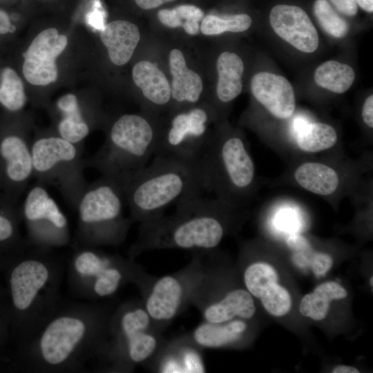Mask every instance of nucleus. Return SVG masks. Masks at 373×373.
I'll list each match as a JSON object with an SVG mask.
<instances>
[{
  "mask_svg": "<svg viewBox=\"0 0 373 373\" xmlns=\"http://www.w3.org/2000/svg\"><path fill=\"white\" fill-rule=\"evenodd\" d=\"M227 204L200 194L176 204L175 211L140 223L133 254L154 249H184L204 252L216 248L225 232Z\"/></svg>",
  "mask_w": 373,
  "mask_h": 373,
  "instance_id": "f257e3e1",
  "label": "nucleus"
},
{
  "mask_svg": "<svg viewBox=\"0 0 373 373\" xmlns=\"http://www.w3.org/2000/svg\"><path fill=\"white\" fill-rule=\"evenodd\" d=\"M122 191L133 220H155L169 206L204 191L199 160L155 155Z\"/></svg>",
  "mask_w": 373,
  "mask_h": 373,
  "instance_id": "f03ea898",
  "label": "nucleus"
},
{
  "mask_svg": "<svg viewBox=\"0 0 373 373\" xmlns=\"http://www.w3.org/2000/svg\"><path fill=\"white\" fill-rule=\"evenodd\" d=\"M158 134L149 118L122 115L112 124L102 146L85 159L86 165L116 181L122 189L148 165L155 154Z\"/></svg>",
  "mask_w": 373,
  "mask_h": 373,
  "instance_id": "7ed1b4c3",
  "label": "nucleus"
},
{
  "mask_svg": "<svg viewBox=\"0 0 373 373\" xmlns=\"http://www.w3.org/2000/svg\"><path fill=\"white\" fill-rule=\"evenodd\" d=\"M209 137L198 160L204 190L213 191L219 200L231 205L251 187L255 167L240 137Z\"/></svg>",
  "mask_w": 373,
  "mask_h": 373,
  "instance_id": "20e7f679",
  "label": "nucleus"
},
{
  "mask_svg": "<svg viewBox=\"0 0 373 373\" xmlns=\"http://www.w3.org/2000/svg\"><path fill=\"white\" fill-rule=\"evenodd\" d=\"M33 178L55 187L66 202L76 209L87 183L82 144L72 143L56 134L37 136L32 141Z\"/></svg>",
  "mask_w": 373,
  "mask_h": 373,
  "instance_id": "39448f33",
  "label": "nucleus"
},
{
  "mask_svg": "<svg viewBox=\"0 0 373 373\" xmlns=\"http://www.w3.org/2000/svg\"><path fill=\"white\" fill-rule=\"evenodd\" d=\"M124 201L122 186L108 177L88 184L76 208L84 237L102 244L122 241L130 224L123 216Z\"/></svg>",
  "mask_w": 373,
  "mask_h": 373,
  "instance_id": "423d86ee",
  "label": "nucleus"
},
{
  "mask_svg": "<svg viewBox=\"0 0 373 373\" xmlns=\"http://www.w3.org/2000/svg\"><path fill=\"white\" fill-rule=\"evenodd\" d=\"M198 252L181 270L163 276H149L141 286L144 306L162 331L189 304L203 283L209 270Z\"/></svg>",
  "mask_w": 373,
  "mask_h": 373,
  "instance_id": "0eeeda50",
  "label": "nucleus"
},
{
  "mask_svg": "<svg viewBox=\"0 0 373 373\" xmlns=\"http://www.w3.org/2000/svg\"><path fill=\"white\" fill-rule=\"evenodd\" d=\"M209 115L203 107L176 113L168 128L159 131L155 155L198 159L210 136L207 135Z\"/></svg>",
  "mask_w": 373,
  "mask_h": 373,
  "instance_id": "6e6552de",
  "label": "nucleus"
},
{
  "mask_svg": "<svg viewBox=\"0 0 373 373\" xmlns=\"http://www.w3.org/2000/svg\"><path fill=\"white\" fill-rule=\"evenodd\" d=\"M119 325L128 358L133 363L147 364L164 342L162 331L155 324L143 303L124 312Z\"/></svg>",
  "mask_w": 373,
  "mask_h": 373,
  "instance_id": "1a4fd4ad",
  "label": "nucleus"
},
{
  "mask_svg": "<svg viewBox=\"0 0 373 373\" xmlns=\"http://www.w3.org/2000/svg\"><path fill=\"white\" fill-rule=\"evenodd\" d=\"M23 214L35 238L48 241L64 239L66 218L44 184L36 182L29 189Z\"/></svg>",
  "mask_w": 373,
  "mask_h": 373,
  "instance_id": "9d476101",
  "label": "nucleus"
},
{
  "mask_svg": "<svg viewBox=\"0 0 373 373\" xmlns=\"http://www.w3.org/2000/svg\"><path fill=\"white\" fill-rule=\"evenodd\" d=\"M68 39L58 30L50 28L41 31L23 53L22 71L26 79L37 86H46L55 82L58 71L57 57L65 50Z\"/></svg>",
  "mask_w": 373,
  "mask_h": 373,
  "instance_id": "9b49d317",
  "label": "nucleus"
},
{
  "mask_svg": "<svg viewBox=\"0 0 373 373\" xmlns=\"http://www.w3.org/2000/svg\"><path fill=\"white\" fill-rule=\"evenodd\" d=\"M274 32L297 50L315 52L319 45L318 32L306 12L296 6L278 4L269 13Z\"/></svg>",
  "mask_w": 373,
  "mask_h": 373,
  "instance_id": "f8f14e48",
  "label": "nucleus"
},
{
  "mask_svg": "<svg viewBox=\"0 0 373 373\" xmlns=\"http://www.w3.org/2000/svg\"><path fill=\"white\" fill-rule=\"evenodd\" d=\"M0 159L8 187L19 195L33 178L32 142L21 133H10L0 139Z\"/></svg>",
  "mask_w": 373,
  "mask_h": 373,
  "instance_id": "ddd939ff",
  "label": "nucleus"
},
{
  "mask_svg": "<svg viewBox=\"0 0 373 373\" xmlns=\"http://www.w3.org/2000/svg\"><path fill=\"white\" fill-rule=\"evenodd\" d=\"M86 329L82 320L74 316L53 320L44 331L39 342L44 360L50 365L65 361L83 338Z\"/></svg>",
  "mask_w": 373,
  "mask_h": 373,
  "instance_id": "4468645a",
  "label": "nucleus"
},
{
  "mask_svg": "<svg viewBox=\"0 0 373 373\" xmlns=\"http://www.w3.org/2000/svg\"><path fill=\"white\" fill-rule=\"evenodd\" d=\"M251 90L255 99L274 117L286 119L293 115L294 90L285 77L269 72L258 73L252 77Z\"/></svg>",
  "mask_w": 373,
  "mask_h": 373,
  "instance_id": "2eb2a0df",
  "label": "nucleus"
},
{
  "mask_svg": "<svg viewBox=\"0 0 373 373\" xmlns=\"http://www.w3.org/2000/svg\"><path fill=\"white\" fill-rule=\"evenodd\" d=\"M204 321L222 323L234 318L249 320L255 312L252 296L242 288L226 291L220 296L207 297L198 307Z\"/></svg>",
  "mask_w": 373,
  "mask_h": 373,
  "instance_id": "dca6fc26",
  "label": "nucleus"
},
{
  "mask_svg": "<svg viewBox=\"0 0 373 373\" xmlns=\"http://www.w3.org/2000/svg\"><path fill=\"white\" fill-rule=\"evenodd\" d=\"M48 277V268L39 260L28 259L16 266L10 280L15 307L19 310L28 309Z\"/></svg>",
  "mask_w": 373,
  "mask_h": 373,
  "instance_id": "f3484780",
  "label": "nucleus"
},
{
  "mask_svg": "<svg viewBox=\"0 0 373 373\" xmlns=\"http://www.w3.org/2000/svg\"><path fill=\"white\" fill-rule=\"evenodd\" d=\"M247 329V324L242 318L222 323L203 321L186 336L201 349L221 348L240 342Z\"/></svg>",
  "mask_w": 373,
  "mask_h": 373,
  "instance_id": "a211bd4d",
  "label": "nucleus"
},
{
  "mask_svg": "<svg viewBox=\"0 0 373 373\" xmlns=\"http://www.w3.org/2000/svg\"><path fill=\"white\" fill-rule=\"evenodd\" d=\"M100 38L112 63L122 66L133 56L140 34L135 24L125 20H115L104 27Z\"/></svg>",
  "mask_w": 373,
  "mask_h": 373,
  "instance_id": "6ab92c4d",
  "label": "nucleus"
},
{
  "mask_svg": "<svg viewBox=\"0 0 373 373\" xmlns=\"http://www.w3.org/2000/svg\"><path fill=\"white\" fill-rule=\"evenodd\" d=\"M56 108L60 116L57 134L72 143L82 144L91 128L77 96L70 93L63 95L57 101Z\"/></svg>",
  "mask_w": 373,
  "mask_h": 373,
  "instance_id": "aec40b11",
  "label": "nucleus"
},
{
  "mask_svg": "<svg viewBox=\"0 0 373 373\" xmlns=\"http://www.w3.org/2000/svg\"><path fill=\"white\" fill-rule=\"evenodd\" d=\"M169 68L172 75L171 98L179 103L198 102L203 90L202 79L186 66L180 50L173 49L170 52Z\"/></svg>",
  "mask_w": 373,
  "mask_h": 373,
  "instance_id": "412c9836",
  "label": "nucleus"
},
{
  "mask_svg": "<svg viewBox=\"0 0 373 373\" xmlns=\"http://www.w3.org/2000/svg\"><path fill=\"white\" fill-rule=\"evenodd\" d=\"M132 76L134 83L149 102L163 106L171 100L170 84L155 64L146 60L140 61L133 66Z\"/></svg>",
  "mask_w": 373,
  "mask_h": 373,
  "instance_id": "4be33fe9",
  "label": "nucleus"
},
{
  "mask_svg": "<svg viewBox=\"0 0 373 373\" xmlns=\"http://www.w3.org/2000/svg\"><path fill=\"white\" fill-rule=\"evenodd\" d=\"M297 183L305 190L320 195H329L339 185L337 172L328 165L309 162L300 164L294 172Z\"/></svg>",
  "mask_w": 373,
  "mask_h": 373,
  "instance_id": "5701e85b",
  "label": "nucleus"
},
{
  "mask_svg": "<svg viewBox=\"0 0 373 373\" xmlns=\"http://www.w3.org/2000/svg\"><path fill=\"white\" fill-rule=\"evenodd\" d=\"M217 70L218 73L217 97L222 102H229L242 92L243 61L234 52H223L218 58Z\"/></svg>",
  "mask_w": 373,
  "mask_h": 373,
  "instance_id": "b1692460",
  "label": "nucleus"
},
{
  "mask_svg": "<svg viewBox=\"0 0 373 373\" xmlns=\"http://www.w3.org/2000/svg\"><path fill=\"white\" fill-rule=\"evenodd\" d=\"M347 295L345 289L336 282L322 283L312 293L303 296L299 305V312L305 317L314 321H321L327 314L330 302L343 299Z\"/></svg>",
  "mask_w": 373,
  "mask_h": 373,
  "instance_id": "393cba45",
  "label": "nucleus"
},
{
  "mask_svg": "<svg viewBox=\"0 0 373 373\" xmlns=\"http://www.w3.org/2000/svg\"><path fill=\"white\" fill-rule=\"evenodd\" d=\"M314 77L318 86L341 94L346 92L354 83L355 73L348 64L329 60L316 68Z\"/></svg>",
  "mask_w": 373,
  "mask_h": 373,
  "instance_id": "a878e982",
  "label": "nucleus"
},
{
  "mask_svg": "<svg viewBox=\"0 0 373 373\" xmlns=\"http://www.w3.org/2000/svg\"><path fill=\"white\" fill-rule=\"evenodd\" d=\"M337 133L333 126L321 122L306 126L298 133L296 143L298 148L308 153H316L333 147L337 142Z\"/></svg>",
  "mask_w": 373,
  "mask_h": 373,
  "instance_id": "bb28decb",
  "label": "nucleus"
},
{
  "mask_svg": "<svg viewBox=\"0 0 373 373\" xmlns=\"http://www.w3.org/2000/svg\"><path fill=\"white\" fill-rule=\"evenodd\" d=\"M182 373L205 372L202 349L195 345L186 335L166 342Z\"/></svg>",
  "mask_w": 373,
  "mask_h": 373,
  "instance_id": "cd10ccee",
  "label": "nucleus"
},
{
  "mask_svg": "<svg viewBox=\"0 0 373 373\" xmlns=\"http://www.w3.org/2000/svg\"><path fill=\"white\" fill-rule=\"evenodd\" d=\"M203 11L193 5H181L176 8L162 9L158 12L160 21L170 28L182 26L189 35H196L199 32V22L202 20Z\"/></svg>",
  "mask_w": 373,
  "mask_h": 373,
  "instance_id": "c85d7f7f",
  "label": "nucleus"
},
{
  "mask_svg": "<svg viewBox=\"0 0 373 373\" xmlns=\"http://www.w3.org/2000/svg\"><path fill=\"white\" fill-rule=\"evenodd\" d=\"M26 102L22 80L13 69L6 68L1 75L0 104L8 111L16 112L24 106Z\"/></svg>",
  "mask_w": 373,
  "mask_h": 373,
  "instance_id": "c756f323",
  "label": "nucleus"
},
{
  "mask_svg": "<svg viewBox=\"0 0 373 373\" xmlns=\"http://www.w3.org/2000/svg\"><path fill=\"white\" fill-rule=\"evenodd\" d=\"M252 19L247 14L217 16L209 15L200 25L202 33L206 35H220L224 32H242L249 28Z\"/></svg>",
  "mask_w": 373,
  "mask_h": 373,
  "instance_id": "7c9ffc66",
  "label": "nucleus"
},
{
  "mask_svg": "<svg viewBox=\"0 0 373 373\" xmlns=\"http://www.w3.org/2000/svg\"><path fill=\"white\" fill-rule=\"evenodd\" d=\"M243 280L249 294L260 298L271 285L278 282V277L276 270L270 265L254 262L245 269Z\"/></svg>",
  "mask_w": 373,
  "mask_h": 373,
  "instance_id": "2f4dec72",
  "label": "nucleus"
},
{
  "mask_svg": "<svg viewBox=\"0 0 373 373\" xmlns=\"http://www.w3.org/2000/svg\"><path fill=\"white\" fill-rule=\"evenodd\" d=\"M314 13L321 28L329 35L341 39L348 33V23L327 0H316L314 3Z\"/></svg>",
  "mask_w": 373,
  "mask_h": 373,
  "instance_id": "473e14b6",
  "label": "nucleus"
},
{
  "mask_svg": "<svg viewBox=\"0 0 373 373\" xmlns=\"http://www.w3.org/2000/svg\"><path fill=\"white\" fill-rule=\"evenodd\" d=\"M265 309L272 316L280 317L287 314L291 307L288 291L278 284L271 285L260 297Z\"/></svg>",
  "mask_w": 373,
  "mask_h": 373,
  "instance_id": "72a5a7b5",
  "label": "nucleus"
},
{
  "mask_svg": "<svg viewBox=\"0 0 373 373\" xmlns=\"http://www.w3.org/2000/svg\"><path fill=\"white\" fill-rule=\"evenodd\" d=\"M113 260L92 251H85L77 256L75 267L80 274L96 278L104 269L114 263Z\"/></svg>",
  "mask_w": 373,
  "mask_h": 373,
  "instance_id": "f704fd0d",
  "label": "nucleus"
},
{
  "mask_svg": "<svg viewBox=\"0 0 373 373\" xmlns=\"http://www.w3.org/2000/svg\"><path fill=\"white\" fill-rule=\"evenodd\" d=\"M114 262L104 269L95 278L94 291L99 296L104 297L114 294L119 288L123 278V273Z\"/></svg>",
  "mask_w": 373,
  "mask_h": 373,
  "instance_id": "c9c22d12",
  "label": "nucleus"
},
{
  "mask_svg": "<svg viewBox=\"0 0 373 373\" xmlns=\"http://www.w3.org/2000/svg\"><path fill=\"white\" fill-rule=\"evenodd\" d=\"M333 259L325 253L313 251L310 257V267L316 276L325 275L332 267Z\"/></svg>",
  "mask_w": 373,
  "mask_h": 373,
  "instance_id": "e433bc0d",
  "label": "nucleus"
},
{
  "mask_svg": "<svg viewBox=\"0 0 373 373\" xmlns=\"http://www.w3.org/2000/svg\"><path fill=\"white\" fill-rule=\"evenodd\" d=\"M341 14L354 17L358 12V5L355 0H329Z\"/></svg>",
  "mask_w": 373,
  "mask_h": 373,
  "instance_id": "4c0bfd02",
  "label": "nucleus"
},
{
  "mask_svg": "<svg viewBox=\"0 0 373 373\" xmlns=\"http://www.w3.org/2000/svg\"><path fill=\"white\" fill-rule=\"evenodd\" d=\"M287 245L294 252L303 251L311 249L308 240L298 234H293L287 238Z\"/></svg>",
  "mask_w": 373,
  "mask_h": 373,
  "instance_id": "58836bf2",
  "label": "nucleus"
},
{
  "mask_svg": "<svg viewBox=\"0 0 373 373\" xmlns=\"http://www.w3.org/2000/svg\"><path fill=\"white\" fill-rule=\"evenodd\" d=\"M14 234L12 221L0 213V242L8 240Z\"/></svg>",
  "mask_w": 373,
  "mask_h": 373,
  "instance_id": "ea45409f",
  "label": "nucleus"
},
{
  "mask_svg": "<svg viewBox=\"0 0 373 373\" xmlns=\"http://www.w3.org/2000/svg\"><path fill=\"white\" fill-rule=\"evenodd\" d=\"M362 118L369 127H373V96L370 95L365 100L362 108Z\"/></svg>",
  "mask_w": 373,
  "mask_h": 373,
  "instance_id": "a19ab883",
  "label": "nucleus"
},
{
  "mask_svg": "<svg viewBox=\"0 0 373 373\" xmlns=\"http://www.w3.org/2000/svg\"><path fill=\"white\" fill-rule=\"evenodd\" d=\"M15 30V28L11 25L8 14L3 10H0V34L3 35L9 32H12Z\"/></svg>",
  "mask_w": 373,
  "mask_h": 373,
  "instance_id": "79ce46f5",
  "label": "nucleus"
},
{
  "mask_svg": "<svg viewBox=\"0 0 373 373\" xmlns=\"http://www.w3.org/2000/svg\"><path fill=\"white\" fill-rule=\"evenodd\" d=\"M137 5L142 9L151 10L159 7L164 3L173 0H135Z\"/></svg>",
  "mask_w": 373,
  "mask_h": 373,
  "instance_id": "37998d69",
  "label": "nucleus"
},
{
  "mask_svg": "<svg viewBox=\"0 0 373 373\" xmlns=\"http://www.w3.org/2000/svg\"><path fill=\"white\" fill-rule=\"evenodd\" d=\"M333 373H358L356 368L348 365H338L332 370Z\"/></svg>",
  "mask_w": 373,
  "mask_h": 373,
  "instance_id": "c03bdc74",
  "label": "nucleus"
},
{
  "mask_svg": "<svg viewBox=\"0 0 373 373\" xmlns=\"http://www.w3.org/2000/svg\"><path fill=\"white\" fill-rule=\"evenodd\" d=\"M357 5H358L363 10L367 12H372L373 11V0H355Z\"/></svg>",
  "mask_w": 373,
  "mask_h": 373,
  "instance_id": "a18cd8bd",
  "label": "nucleus"
},
{
  "mask_svg": "<svg viewBox=\"0 0 373 373\" xmlns=\"http://www.w3.org/2000/svg\"><path fill=\"white\" fill-rule=\"evenodd\" d=\"M372 282H373V277H371L370 280V284L371 287L373 286V283Z\"/></svg>",
  "mask_w": 373,
  "mask_h": 373,
  "instance_id": "49530a36",
  "label": "nucleus"
}]
</instances>
